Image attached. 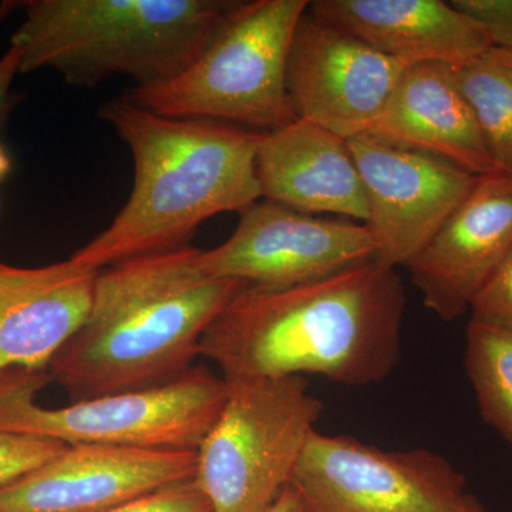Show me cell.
I'll return each mask as SVG.
<instances>
[{"label":"cell","instance_id":"8fae6325","mask_svg":"<svg viewBox=\"0 0 512 512\" xmlns=\"http://www.w3.org/2000/svg\"><path fill=\"white\" fill-rule=\"evenodd\" d=\"M409 66L316 18L308 8L289 55V100L298 119L350 140L372 130Z\"/></svg>","mask_w":512,"mask_h":512},{"label":"cell","instance_id":"d4e9b609","mask_svg":"<svg viewBox=\"0 0 512 512\" xmlns=\"http://www.w3.org/2000/svg\"><path fill=\"white\" fill-rule=\"evenodd\" d=\"M264 512H306V510L303 507L301 497L296 493L295 488L289 484Z\"/></svg>","mask_w":512,"mask_h":512},{"label":"cell","instance_id":"5b68a950","mask_svg":"<svg viewBox=\"0 0 512 512\" xmlns=\"http://www.w3.org/2000/svg\"><path fill=\"white\" fill-rule=\"evenodd\" d=\"M311 2H237L208 45L165 82L137 87L131 100L171 119L234 121L274 131L298 120L286 74L293 36Z\"/></svg>","mask_w":512,"mask_h":512},{"label":"cell","instance_id":"8992f818","mask_svg":"<svg viewBox=\"0 0 512 512\" xmlns=\"http://www.w3.org/2000/svg\"><path fill=\"white\" fill-rule=\"evenodd\" d=\"M49 382L47 370L12 367L0 372V431L67 446L197 451L229 392L224 377L201 365L163 386L47 409L36 397Z\"/></svg>","mask_w":512,"mask_h":512},{"label":"cell","instance_id":"9c48e42d","mask_svg":"<svg viewBox=\"0 0 512 512\" xmlns=\"http://www.w3.org/2000/svg\"><path fill=\"white\" fill-rule=\"evenodd\" d=\"M375 254L366 224L326 220L265 200L241 212L224 244L200 251L198 264L212 278L286 289L367 264Z\"/></svg>","mask_w":512,"mask_h":512},{"label":"cell","instance_id":"484cf974","mask_svg":"<svg viewBox=\"0 0 512 512\" xmlns=\"http://www.w3.org/2000/svg\"><path fill=\"white\" fill-rule=\"evenodd\" d=\"M454 512H485V510L474 495L467 494L463 503Z\"/></svg>","mask_w":512,"mask_h":512},{"label":"cell","instance_id":"7402d4cb","mask_svg":"<svg viewBox=\"0 0 512 512\" xmlns=\"http://www.w3.org/2000/svg\"><path fill=\"white\" fill-rule=\"evenodd\" d=\"M110 512H215L194 478L167 484Z\"/></svg>","mask_w":512,"mask_h":512},{"label":"cell","instance_id":"3957f363","mask_svg":"<svg viewBox=\"0 0 512 512\" xmlns=\"http://www.w3.org/2000/svg\"><path fill=\"white\" fill-rule=\"evenodd\" d=\"M100 116L130 148L134 184L110 227L70 256L76 264L101 271L188 247L202 222L262 198L256 156L264 133L158 116L130 96L110 100Z\"/></svg>","mask_w":512,"mask_h":512},{"label":"cell","instance_id":"4316f807","mask_svg":"<svg viewBox=\"0 0 512 512\" xmlns=\"http://www.w3.org/2000/svg\"><path fill=\"white\" fill-rule=\"evenodd\" d=\"M10 170H12V161H10L8 151L0 143V183L6 180Z\"/></svg>","mask_w":512,"mask_h":512},{"label":"cell","instance_id":"e0dca14e","mask_svg":"<svg viewBox=\"0 0 512 512\" xmlns=\"http://www.w3.org/2000/svg\"><path fill=\"white\" fill-rule=\"evenodd\" d=\"M309 12L384 55L461 67L488 49L474 20L441 0H316Z\"/></svg>","mask_w":512,"mask_h":512},{"label":"cell","instance_id":"4fadbf2b","mask_svg":"<svg viewBox=\"0 0 512 512\" xmlns=\"http://www.w3.org/2000/svg\"><path fill=\"white\" fill-rule=\"evenodd\" d=\"M512 247V175H480L446 224L406 268L424 305L461 318Z\"/></svg>","mask_w":512,"mask_h":512},{"label":"cell","instance_id":"5bb4252c","mask_svg":"<svg viewBox=\"0 0 512 512\" xmlns=\"http://www.w3.org/2000/svg\"><path fill=\"white\" fill-rule=\"evenodd\" d=\"M99 274L72 258L40 268L0 259V372L47 370L86 322Z\"/></svg>","mask_w":512,"mask_h":512},{"label":"cell","instance_id":"277c9868","mask_svg":"<svg viewBox=\"0 0 512 512\" xmlns=\"http://www.w3.org/2000/svg\"><path fill=\"white\" fill-rule=\"evenodd\" d=\"M237 2L29 0L10 46L20 74L55 70L73 86L128 76L137 87L173 79L208 45Z\"/></svg>","mask_w":512,"mask_h":512},{"label":"cell","instance_id":"52a82bcc","mask_svg":"<svg viewBox=\"0 0 512 512\" xmlns=\"http://www.w3.org/2000/svg\"><path fill=\"white\" fill-rule=\"evenodd\" d=\"M227 383L224 409L198 447L194 481L215 512H264L291 484L323 403L303 376Z\"/></svg>","mask_w":512,"mask_h":512},{"label":"cell","instance_id":"2e32d148","mask_svg":"<svg viewBox=\"0 0 512 512\" xmlns=\"http://www.w3.org/2000/svg\"><path fill=\"white\" fill-rule=\"evenodd\" d=\"M367 134L440 158L478 177L495 173L473 109L448 64H410Z\"/></svg>","mask_w":512,"mask_h":512},{"label":"cell","instance_id":"44dd1931","mask_svg":"<svg viewBox=\"0 0 512 512\" xmlns=\"http://www.w3.org/2000/svg\"><path fill=\"white\" fill-rule=\"evenodd\" d=\"M66 446L60 441L0 431V485L39 467Z\"/></svg>","mask_w":512,"mask_h":512},{"label":"cell","instance_id":"ac0fdd59","mask_svg":"<svg viewBox=\"0 0 512 512\" xmlns=\"http://www.w3.org/2000/svg\"><path fill=\"white\" fill-rule=\"evenodd\" d=\"M454 73L495 171L512 175V53L491 47Z\"/></svg>","mask_w":512,"mask_h":512},{"label":"cell","instance_id":"d6986e66","mask_svg":"<svg viewBox=\"0 0 512 512\" xmlns=\"http://www.w3.org/2000/svg\"><path fill=\"white\" fill-rule=\"evenodd\" d=\"M466 367L481 417L512 444V330L470 320Z\"/></svg>","mask_w":512,"mask_h":512},{"label":"cell","instance_id":"6da1fadb","mask_svg":"<svg viewBox=\"0 0 512 512\" xmlns=\"http://www.w3.org/2000/svg\"><path fill=\"white\" fill-rule=\"evenodd\" d=\"M406 293L376 262L286 289L244 285L208 326L200 356L227 382L320 375L369 386L396 369Z\"/></svg>","mask_w":512,"mask_h":512},{"label":"cell","instance_id":"7c38bea8","mask_svg":"<svg viewBox=\"0 0 512 512\" xmlns=\"http://www.w3.org/2000/svg\"><path fill=\"white\" fill-rule=\"evenodd\" d=\"M195 470L197 451L74 444L0 485V512H110Z\"/></svg>","mask_w":512,"mask_h":512},{"label":"cell","instance_id":"30bf717a","mask_svg":"<svg viewBox=\"0 0 512 512\" xmlns=\"http://www.w3.org/2000/svg\"><path fill=\"white\" fill-rule=\"evenodd\" d=\"M348 144L365 188L373 262L390 269L406 266L436 237L478 175L369 134Z\"/></svg>","mask_w":512,"mask_h":512},{"label":"cell","instance_id":"9a60e30c","mask_svg":"<svg viewBox=\"0 0 512 512\" xmlns=\"http://www.w3.org/2000/svg\"><path fill=\"white\" fill-rule=\"evenodd\" d=\"M262 198L303 214L366 222L362 177L348 140L298 119L264 133L256 156Z\"/></svg>","mask_w":512,"mask_h":512},{"label":"cell","instance_id":"cb8c5ba5","mask_svg":"<svg viewBox=\"0 0 512 512\" xmlns=\"http://www.w3.org/2000/svg\"><path fill=\"white\" fill-rule=\"evenodd\" d=\"M20 74L19 53L15 47L9 49L0 57V130L9 119L10 111L15 107V94L12 93V84Z\"/></svg>","mask_w":512,"mask_h":512},{"label":"cell","instance_id":"7a4b0ae2","mask_svg":"<svg viewBox=\"0 0 512 512\" xmlns=\"http://www.w3.org/2000/svg\"><path fill=\"white\" fill-rule=\"evenodd\" d=\"M185 247L100 271L82 328L47 366L73 402L174 382L192 369L208 326L242 288L212 278Z\"/></svg>","mask_w":512,"mask_h":512},{"label":"cell","instance_id":"ffe728a7","mask_svg":"<svg viewBox=\"0 0 512 512\" xmlns=\"http://www.w3.org/2000/svg\"><path fill=\"white\" fill-rule=\"evenodd\" d=\"M471 322L512 330V247L470 306Z\"/></svg>","mask_w":512,"mask_h":512},{"label":"cell","instance_id":"603a6c76","mask_svg":"<svg viewBox=\"0 0 512 512\" xmlns=\"http://www.w3.org/2000/svg\"><path fill=\"white\" fill-rule=\"evenodd\" d=\"M451 5L484 30L491 47L512 53V0H453Z\"/></svg>","mask_w":512,"mask_h":512},{"label":"cell","instance_id":"ba28073f","mask_svg":"<svg viewBox=\"0 0 512 512\" xmlns=\"http://www.w3.org/2000/svg\"><path fill=\"white\" fill-rule=\"evenodd\" d=\"M291 485L306 512H454L466 477L424 448L382 450L313 431Z\"/></svg>","mask_w":512,"mask_h":512}]
</instances>
